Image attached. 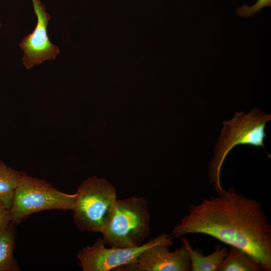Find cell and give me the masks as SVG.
I'll return each mask as SVG.
<instances>
[{"mask_svg":"<svg viewBox=\"0 0 271 271\" xmlns=\"http://www.w3.org/2000/svg\"><path fill=\"white\" fill-rule=\"evenodd\" d=\"M188 211L175 226L173 237L209 235L247 253L264 271L271 270V225L256 200L230 187L217 196L191 204Z\"/></svg>","mask_w":271,"mask_h":271,"instance_id":"obj_1","label":"cell"},{"mask_svg":"<svg viewBox=\"0 0 271 271\" xmlns=\"http://www.w3.org/2000/svg\"><path fill=\"white\" fill-rule=\"evenodd\" d=\"M270 120V114L253 108L247 114L236 112L232 119L223 122L221 134L208 164L209 182L214 185L217 195L225 190L220 182L221 170L227 155L234 147L239 145L260 147L270 158L264 146L265 125Z\"/></svg>","mask_w":271,"mask_h":271,"instance_id":"obj_2","label":"cell"},{"mask_svg":"<svg viewBox=\"0 0 271 271\" xmlns=\"http://www.w3.org/2000/svg\"><path fill=\"white\" fill-rule=\"evenodd\" d=\"M76 193L74 225L81 231L102 234L116 200L114 187L106 179L93 176L83 181Z\"/></svg>","mask_w":271,"mask_h":271,"instance_id":"obj_3","label":"cell"},{"mask_svg":"<svg viewBox=\"0 0 271 271\" xmlns=\"http://www.w3.org/2000/svg\"><path fill=\"white\" fill-rule=\"evenodd\" d=\"M148 203L143 197L116 199L102 240L109 247H134L150 234Z\"/></svg>","mask_w":271,"mask_h":271,"instance_id":"obj_4","label":"cell"},{"mask_svg":"<svg viewBox=\"0 0 271 271\" xmlns=\"http://www.w3.org/2000/svg\"><path fill=\"white\" fill-rule=\"evenodd\" d=\"M76 193L67 194L47 181L22 172L10 210L11 222L17 225L31 214L52 209L72 210Z\"/></svg>","mask_w":271,"mask_h":271,"instance_id":"obj_5","label":"cell"},{"mask_svg":"<svg viewBox=\"0 0 271 271\" xmlns=\"http://www.w3.org/2000/svg\"><path fill=\"white\" fill-rule=\"evenodd\" d=\"M171 234H162L140 246L134 247L107 248L102 238L91 246L79 250L77 257L83 271L116 270L118 267L134 261L146 249L155 245L171 246Z\"/></svg>","mask_w":271,"mask_h":271,"instance_id":"obj_6","label":"cell"},{"mask_svg":"<svg viewBox=\"0 0 271 271\" xmlns=\"http://www.w3.org/2000/svg\"><path fill=\"white\" fill-rule=\"evenodd\" d=\"M32 3L37 17V25L33 32L19 44L24 54L22 61L27 69L46 60H55L60 52L48 36L47 28L51 16L45 12V6L40 0H32Z\"/></svg>","mask_w":271,"mask_h":271,"instance_id":"obj_7","label":"cell"},{"mask_svg":"<svg viewBox=\"0 0 271 271\" xmlns=\"http://www.w3.org/2000/svg\"><path fill=\"white\" fill-rule=\"evenodd\" d=\"M168 246L155 245L144 251L133 262L116 271H191L190 257L183 244L170 252Z\"/></svg>","mask_w":271,"mask_h":271,"instance_id":"obj_8","label":"cell"},{"mask_svg":"<svg viewBox=\"0 0 271 271\" xmlns=\"http://www.w3.org/2000/svg\"><path fill=\"white\" fill-rule=\"evenodd\" d=\"M181 240L189 254L192 271H218L228 252L227 247L216 244L215 250L212 253L204 255L202 249L192 248L188 239L182 237Z\"/></svg>","mask_w":271,"mask_h":271,"instance_id":"obj_9","label":"cell"},{"mask_svg":"<svg viewBox=\"0 0 271 271\" xmlns=\"http://www.w3.org/2000/svg\"><path fill=\"white\" fill-rule=\"evenodd\" d=\"M16 233V225L12 222L0 232V271L21 270L13 254Z\"/></svg>","mask_w":271,"mask_h":271,"instance_id":"obj_10","label":"cell"},{"mask_svg":"<svg viewBox=\"0 0 271 271\" xmlns=\"http://www.w3.org/2000/svg\"><path fill=\"white\" fill-rule=\"evenodd\" d=\"M218 271H264L263 267L247 253L230 246L227 256Z\"/></svg>","mask_w":271,"mask_h":271,"instance_id":"obj_11","label":"cell"},{"mask_svg":"<svg viewBox=\"0 0 271 271\" xmlns=\"http://www.w3.org/2000/svg\"><path fill=\"white\" fill-rule=\"evenodd\" d=\"M22 172L8 166L0 160V202L10 210Z\"/></svg>","mask_w":271,"mask_h":271,"instance_id":"obj_12","label":"cell"},{"mask_svg":"<svg viewBox=\"0 0 271 271\" xmlns=\"http://www.w3.org/2000/svg\"><path fill=\"white\" fill-rule=\"evenodd\" d=\"M266 7H271V0H257L252 6L244 4L237 8L236 12L239 17L247 18L260 13L262 9Z\"/></svg>","mask_w":271,"mask_h":271,"instance_id":"obj_13","label":"cell"},{"mask_svg":"<svg viewBox=\"0 0 271 271\" xmlns=\"http://www.w3.org/2000/svg\"><path fill=\"white\" fill-rule=\"evenodd\" d=\"M11 223V213L0 202V232L7 227Z\"/></svg>","mask_w":271,"mask_h":271,"instance_id":"obj_14","label":"cell"},{"mask_svg":"<svg viewBox=\"0 0 271 271\" xmlns=\"http://www.w3.org/2000/svg\"><path fill=\"white\" fill-rule=\"evenodd\" d=\"M1 26V22H0V27Z\"/></svg>","mask_w":271,"mask_h":271,"instance_id":"obj_15","label":"cell"}]
</instances>
